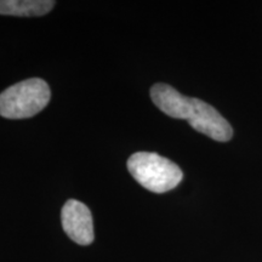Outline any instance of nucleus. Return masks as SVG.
<instances>
[{
	"label": "nucleus",
	"instance_id": "obj_4",
	"mask_svg": "<svg viewBox=\"0 0 262 262\" xmlns=\"http://www.w3.org/2000/svg\"><path fill=\"white\" fill-rule=\"evenodd\" d=\"M150 98L163 113L175 119H185L188 122L194 113L196 98L183 96L168 84L153 85L150 89Z\"/></svg>",
	"mask_w": 262,
	"mask_h": 262
},
{
	"label": "nucleus",
	"instance_id": "obj_1",
	"mask_svg": "<svg viewBox=\"0 0 262 262\" xmlns=\"http://www.w3.org/2000/svg\"><path fill=\"white\" fill-rule=\"evenodd\" d=\"M127 170L142 187L165 193L178 187L183 172L178 164L152 152H137L127 159Z\"/></svg>",
	"mask_w": 262,
	"mask_h": 262
},
{
	"label": "nucleus",
	"instance_id": "obj_2",
	"mask_svg": "<svg viewBox=\"0 0 262 262\" xmlns=\"http://www.w3.org/2000/svg\"><path fill=\"white\" fill-rule=\"evenodd\" d=\"M51 91L39 78L19 81L0 94V116L8 119L34 117L48 106Z\"/></svg>",
	"mask_w": 262,
	"mask_h": 262
},
{
	"label": "nucleus",
	"instance_id": "obj_5",
	"mask_svg": "<svg viewBox=\"0 0 262 262\" xmlns=\"http://www.w3.org/2000/svg\"><path fill=\"white\" fill-rule=\"evenodd\" d=\"M55 6L52 0H0V15L33 17L50 12Z\"/></svg>",
	"mask_w": 262,
	"mask_h": 262
},
{
	"label": "nucleus",
	"instance_id": "obj_3",
	"mask_svg": "<svg viewBox=\"0 0 262 262\" xmlns=\"http://www.w3.org/2000/svg\"><path fill=\"white\" fill-rule=\"evenodd\" d=\"M63 231L72 241L79 245H89L94 242L93 216L86 205L70 199L61 211Z\"/></svg>",
	"mask_w": 262,
	"mask_h": 262
}]
</instances>
